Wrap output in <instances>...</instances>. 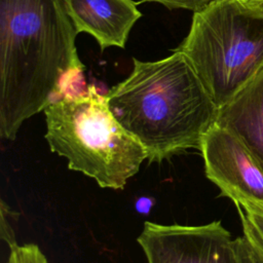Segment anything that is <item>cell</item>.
<instances>
[{"label": "cell", "instance_id": "1", "mask_svg": "<svg viewBox=\"0 0 263 263\" xmlns=\"http://www.w3.org/2000/svg\"><path fill=\"white\" fill-rule=\"evenodd\" d=\"M63 0H0V136L65 97L85 69Z\"/></svg>", "mask_w": 263, "mask_h": 263}, {"label": "cell", "instance_id": "2", "mask_svg": "<svg viewBox=\"0 0 263 263\" xmlns=\"http://www.w3.org/2000/svg\"><path fill=\"white\" fill-rule=\"evenodd\" d=\"M130 74L106 95L120 125L160 162L187 150H200L219 108L189 60L178 50L159 61L133 59Z\"/></svg>", "mask_w": 263, "mask_h": 263}, {"label": "cell", "instance_id": "3", "mask_svg": "<svg viewBox=\"0 0 263 263\" xmlns=\"http://www.w3.org/2000/svg\"><path fill=\"white\" fill-rule=\"evenodd\" d=\"M44 114L50 150L102 188L123 189L148 159L146 149L115 119L93 85L52 102Z\"/></svg>", "mask_w": 263, "mask_h": 263}, {"label": "cell", "instance_id": "4", "mask_svg": "<svg viewBox=\"0 0 263 263\" xmlns=\"http://www.w3.org/2000/svg\"><path fill=\"white\" fill-rule=\"evenodd\" d=\"M191 63L218 108L263 70V10L237 0H214L193 13L175 48Z\"/></svg>", "mask_w": 263, "mask_h": 263}, {"label": "cell", "instance_id": "5", "mask_svg": "<svg viewBox=\"0 0 263 263\" xmlns=\"http://www.w3.org/2000/svg\"><path fill=\"white\" fill-rule=\"evenodd\" d=\"M206 178L235 206L263 213V161L233 132L215 123L199 150Z\"/></svg>", "mask_w": 263, "mask_h": 263}, {"label": "cell", "instance_id": "6", "mask_svg": "<svg viewBox=\"0 0 263 263\" xmlns=\"http://www.w3.org/2000/svg\"><path fill=\"white\" fill-rule=\"evenodd\" d=\"M138 242L148 263H239L236 240L221 221L197 226L145 222Z\"/></svg>", "mask_w": 263, "mask_h": 263}, {"label": "cell", "instance_id": "7", "mask_svg": "<svg viewBox=\"0 0 263 263\" xmlns=\"http://www.w3.org/2000/svg\"><path fill=\"white\" fill-rule=\"evenodd\" d=\"M78 33L91 35L103 51L107 47L124 48L128 35L142 16L133 0H63Z\"/></svg>", "mask_w": 263, "mask_h": 263}, {"label": "cell", "instance_id": "8", "mask_svg": "<svg viewBox=\"0 0 263 263\" xmlns=\"http://www.w3.org/2000/svg\"><path fill=\"white\" fill-rule=\"evenodd\" d=\"M215 123L233 132L263 161V70L219 108Z\"/></svg>", "mask_w": 263, "mask_h": 263}, {"label": "cell", "instance_id": "9", "mask_svg": "<svg viewBox=\"0 0 263 263\" xmlns=\"http://www.w3.org/2000/svg\"><path fill=\"white\" fill-rule=\"evenodd\" d=\"M7 263H48V261L37 245L27 243L10 248Z\"/></svg>", "mask_w": 263, "mask_h": 263}, {"label": "cell", "instance_id": "10", "mask_svg": "<svg viewBox=\"0 0 263 263\" xmlns=\"http://www.w3.org/2000/svg\"><path fill=\"white\" fill-rule=\"evenodd\" d=\"M1 223H0V234L1 238L9 246V249L17 245L15 240V234L11 227L9 219L12 215L11 210L8 208V205L4 202V200H1Z\"/></svg>", "mask_w": 263, "mask_h": 263}, {"label": "cell", "instance_id": "11", "mask_svg": "<svg viewBox=\"0 0 263 263\" xmlns=\"http://www.w3.org/2000/svg\"><path fill=\"white\" fill-rule=\"evenodd\" d=\"M243 236L247 238L251 250L257 260L258 263H263V241L259 238V236L255 233L253 228L250 226V224L240 218Z\"/></svg>", "mask_w": 263, "mask_h": 263}, {"label": "cell", "instance_id": "12", "mask_svg": "<svg viewBox=\"0 0 263 263\" xmlns=\"http://www.w3.org/2000/svg\"><path fill=\"white\" fill-rule=\"evenodd\" d=\"M153 2H158L162 5H164L168 9H175V8H181V9H187L192 10L193 12H196L203 7H205L209 3H211L214 0H148Z\"/></svg>", "mask_w": 263, "mask_h": 263}, {"label": "cell", "instance_id": "13", "mask_svg": "<svg viewBox=\"0 0 263 263\" xmlns=\"http://www.w3.org/2000/svg\"><path fill=\"white\" fill-rule=\"evenodd\" d=\"M239 218L246 220L253 228L255 233L263 241V213L256 210H246L236 206Z\"/></svg>", "mask_w": 263, "mask_h": 263}, {"label": "cell", "instance_id": "14", "mask_svg": "<svg viewBox=\"0 0 263 263\" xmlns=\"http://www.w3.org/2000/svg\"><path fill=\"white\" fill-rule=\"evenodd\" d=\"M235 240L239 257V263H258L247 238L242 235L240 237L235 238Z\"/></svg>", "mask_w": 263, "mask_h": 263}, {"label": "cell", "instance_id": "15", "mask_svg": "<svg viewBox=\"0 0 263 263\" xmlns=\"http://www.w3.org/2000/svg\"><path fill=\"white\" fill-rule=\"evenodd\" d=\"M237 1L246 6L263 10V0H237Z\"/></svg>", "mask_w": 263, "mask_h": 263}]
</instances>
